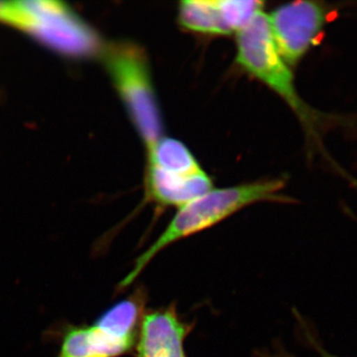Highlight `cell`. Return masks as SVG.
Returning a JSON list of instances; mask_svg holds the SVG:
<instances>
[{
	"label": "cell",
	"instance_id": "obj_1",
	"mask_svg": "<svg viewBox=\"0 0 357 357\" xmlns=\"http://www.w3.org/2000/svg\"><path fill=\"white\" fill-rule=\"evenodd\" d=\"M283 188V181L275 178L213 189L178 208L156 241L134 260L133 267L119 284L117 290L123 291L129 287L152 260L173 243L211 229L251 204L261 202H287V198L279 194Z\"/></svg>",
	"mask_w": 357,
	"mask_h": 357
},
{
	"label": "cell",
	"instance_id": "obj_2",
	"mask_svg": "<svg viewBox=\"0 0 357 357\" xmlns=\"http://www.w3.org/2000/svg\"><path fill=\"white\" fill-rule=\"evenodd\" d=\"M236 51L237 64L285 100L302 122L310 139H319L323 129L333 128L335 124L349 123L347 117L317 112L300 98L292 68L277 50L267 15L263 11L237 33Z\"/></svg>",
	"mask_w": 357,
	"mask_h": 357
},
{
	"label": "cell",
	"instance_id": "obj_3",
	"mask_svg": "<svg viewBox=\"0 0 357 357\" xmlns=\"http://www.w3.org/2000/svg\"><path fill=\"white\" fill-rule=\"evenodd\" d=\"M107 66L147 150L163 137V121L144 49L132 42L112 45Z\"/></svg>",
	"mask_w": 357,
	"mask_h": 357
},
{
	"label": "cell",
	"instance_id": "obj_4",
	"mask_svg": "<svg viewBox=\"0 0 357 357\" xmlns=\"http://www.w3.org/2000/svg\"><path fill=\"white\" fill-rule=\"evenodd\" d=\"M0 20L30 33L50 48L66 55L91 56L100 42L69 7L57 1H18L3 3Z\"/></svg>",
	"mask_w": 357,
	"mask_h": 357
},
{
	"label": "cell",
	"instance_id": "obj_5",
	"mask_svg": "<svg viewBox=\"0 0 357 357\" xmlns=\"http://www.w3.org/2000/svg\"><path fill=\"white\" fill-rule=\"evenodd\" d=\"M337 15V8L325 2L301 0L277 7L267 16L277 50L289 67L299 64Z\"/></svg>",
	"mask_w": 357,
	"mask_h": 357
},
{
	"label": "cell",
	"instance_id": "obj_6",
	"mask_svg": "<svg viewBox=\"0 0 357 357\" xmlns=\"http://www.w3.org/2000/svg\"><path fill=\"white\" fill-rule=\"evenodd\" d=\"M192 325L181 318L176 304L145 312L136 342V357H187L185 338Z\"/></svg>",
	"mask_w": 357,
	"mask_h": 357
},
{
	"label": "cell",
	"instance_id": "obj_7",
	"mask_svg": "<svg viewBox=\"0 0 357 357\" xmlns=\"http://www.w3.org/2000/svg\"><path fill=\"white\" fill-rule=\"evenodd\" d=\"M136 342L96 319L91 325L68 326L56 357H121L134 351Z\"/></svg>",
	"mask_w": 357,
	"mask_h": 357
},
{
	"label": "cell",
	"instance_id": "obj_8",
	"mask_svg": "<svg viewBox=\"0 0 357 357\" xmlns=\"http://www.w3.org/2000/svg\"><path fill=\"white\" fill-rule=\"evenodd\" d=\"M213 189V181L204 170L181 175L148 165L147 199L160 208H182Z\"/></svg>",
	"mask_w": 357,
	"mask_h": 357
},
{
	"label": "cell",
	"instance_id": "obj_9",
	"mask_svg": "<svg viewBox=\"0 0 357 357\" xmlns=\"http://www.w3.org/2000/svg\"><path fill=\"white\" fill-rule=\"evenodd\" d=\"M180 25L188 31L204 35H229L218 0H187L178 9Z\"/></svg>",
	"mask_w": 357,
	"mask_h": 357
},
{
	"label": "cell",
	"instance_id": "obj_10",
	"mask_svg": "<svg viewBox=\"0 0 357 357\" xmlns=\"http://www.w3.org/2000/svg\"><path fill=\"white\" fill-rule=\"evenodd\" d=\"M149 165L173 174L188 175L203 170L184 143L170 137H162L148 149Z\"/></svg>",
	"mask_w": 357,
	"mask_h": 357
},
{
	"label": "cell",
	"instance_id": "obj_11",
	"mask_svg": "<svg viewBox=\"0 0 357 357\" xmlns=\"http://www.w3.org/2000/svg\"><path fill=\"white\" fill-rule=\"evenodd\" d=\"M256 357H295L291 356V354H287V352L282 351V349H277L274 352H268V351H259L256 352ZM321 357H337L330 356V354H325L323 352V356Z\"/></svg>",
	"mask_w": 357,
	"mask_h": 357
},
{
	"label": "cell",
	"instance_id": "obj_12",
	"mask_svg": "<svg viewBox=\"0 0 357 357\" xmlns=\"http://www.w3.org/2000/svg\"><path fill=\"white\" fill-rule=\"evenodd\" d=\"M333 166L335 167V169L338 171V173L340 174V175L342 176L345 178V180L347 181V182L349 183L352 185V187L354 188V189L357 191V178H354V176L351 175V174H349V172H347V171L344 170V169L340 168V166L337 165V164L333 163Z\"/></svg>",
	"mask_w": 357,
	"mask_h": 357
},
{
	"label": "cell",
	"instance_id": "obj_13",
	"mask_svg": "<svg viewBox=\"0 0 357 357\" xmlns=\"http://www.w3.org/2000/svg\"><path fill=\"white\" fill-rule=\"evenodd\" d=\"M2 6H3V3H2V2H0V11H1Z\"/></svg>",
	"mask_w": 357,
	"mask_h": 357
}]
</instances>
